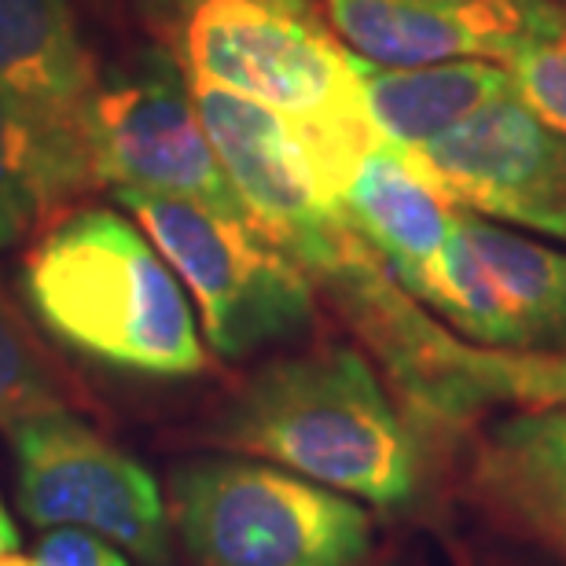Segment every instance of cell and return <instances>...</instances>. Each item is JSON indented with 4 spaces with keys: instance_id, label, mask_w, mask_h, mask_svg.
I'll use <instances>...</instances> for the list:
<instances>
[{
    "instance_id": "13",
    "label": "cell",
    "mask_w": 566,
    "mask_h": 566,
    "mask_svg": "<svg viewBox=\"0 0 566 566\" xmlns=\"http://www.w3.org/2000/svg\"><path fill=\"white\" fill-rule=\"evenodd\" d=\"M371 126L401 155L420 151L441 133L515 93L507 63L446 60L423 66H379L354 55Z\"/></svg>"
},
{
    "instance_id": "2",
    "label": "cell",
    "mask_w": 566,
    "mask_h": 566,
    "mask_svg": "<svg viewBox=\"0 0 566 566\" xmlns=\"http://www.w3.org/2000/svg\"><path fill=\"white\" fill-rule=\"evenodd\" d=\"M133 8L188 82L276 111L338 199L379 133L354 52L316 0H133Z\"/></svg>"
},
{
    "instance_id": "8",
    "label": "cell",
    "mask_w": 566,
    "mask_h": 566,
    "mask_svg": "<svg viewBox=\"0 0 566 566\" xmlns=\"http://www.w3.org/2000/svg\"><path fill=\"white\" fill-rule=\"evenodd\" d=\"M19 507L33 526H74L133 552L144 566H169L174 523L155 474L66 409L8 430Z\"/></svg>"
},
{
    "instance_id": "15",
    "label": "cell",
    "mask_w": 566,
    "mask_h": 566,
    "mask_svg": "<svg viewBox=\"0 0 566 566\" xmlns=\"http://www.w3.org/2000/svg\"><path fill=\"white\" fill-rule=\"evenodd\" d=\"M96 77L71 0H0V93L85 126Z\"/></svg>"
},
{
    "instance_id": "3",
    "label": "cell",
    "mask_w": 566,
    "mask_h": 566,
    "mask_svg": "<svg viewBox=\"0 0 566 566\" xmlns=\"http://www.w3.org/2000/svg\"><path fill=\"white\" fill-rule=\"evenodd\" d=\"M210 438L371 507H405L420 490L412 427L357 346L269 360L218 412Z\"/></svg>"
},
{
    "instance_id": "19",
    "label": "cell",
    "mask_w": 566,
    "mask_h": 566,
    "mask_svg": "<svg viewBox=\"0 0 566 566\" xmlns=\"http://www.w3.org/2000/svg\"><path fill=\"white\" fill-rule=\"evenodd\" d=\"M33 566H129V563L107 537L74 526H55L52 534H44L38 541Z\"/></svg>"
},
{
    "instance_id": "4",
    "label": "cell",
    "mask_w": 566,
    "mask_h": 566,
    "mask_svg": "<svg viewBox=\"0 0 566 566\" xmlns=\"http://www.w3.org/2000/svg\"><path fill=\"white\" fill-rule=\"evenodd\" d=\"M22 298L77 357L144 379H188L207 368L185 283L118 210L88 207L52 224L19 273Z\"/></svg>"
},
{
    "instance_id": "1",
    "label": "cell",
    "mask_w": 566,
    "mask_h": 566,
    "mask_svg": "<svg viewBox=\"0 0 566 566\" xmlns=\"http://www.w3.org/2000/svg\"><path fill=\"white\" fill-rule=\"evenodd\" d=\"M265 235L346 316L412 420L463 427L490 409L566 401V357L493 349L452 332L394 280L338 202H316Z\"/></svg>"
},
{
    "instance_id": "14",
    "label": "cell",
    "mask_w": 566,
    "mask_h": 566,
    "mask_svg": "<svg viewBox=\"0 0 566 566\" xmlns=\"http://www.w3.org/2000/svg\"><path fill=\"white\" fill-rule=\"evenodd\" d=\"M93 180L85 126L0 93V251Z\"/></svg>"
},
{
    "instance_id": "17",
    "label": "cell",
    "mask_w": 566,
    "mask_h": 566,
    "mask_svg": "<svg viewBox=\"0 0 566 566\" xmlns=\"http://www.w3.org/2000/svg\"><path fill=\"white\" fill-rule=\"evenodd\" d=\"M66 409L63 382L52 360L41 354L15 302L0 287V427L11 430L33 416Z\"/></svg>"
},
{
    "instance_id": "18",
    "label": "cell",
    "mask_w": 566,
    "mask_h": 566,
    "mask_svg": "<svg viewBox=\"0 0 566 566\" xmlns=\"http://www.w3.org/2000/svg\"><path fill=\"white\" fill-rule=\"evenodd\" d=\"M507 71L515 77L518 96L566 133V30L559 38L518 52L515 60H507Z\"/></svg>"
},
{
    "instance_id": "6",
    "label": "cell",
    "mask_w": 566,
    "mask_h": 566,
    "mask_svg": "<svg viewBox=\"0 0 566 566\" xmlns=\"http://www.w3.org/2000/svg\"><path fill=\"white\" fill-rule=\"evenodd\" d=\"M115 199L196 298L218 357L243 360L313 332L316 287L254 218L129 188Z\"/></svg>"
},
{
    "instance_id": "21",
    "label": "cell",
    "mask_w": 566,
    "mask_h": 566,
    "mask_svg": "<svg viewBox=\"0 0 566 566\" xmlns=\"http://www.w3.org/2000/svg\"><path fill=\"white\" fill-rule=\"evenodd\" d=\"M0 566H33L30 559L15 556V552H0Z\"/></svg>"
},
{
    "instance_id": "12",
    "label": "cell",
    "mask_w": 566,
    "mask_h": 566,
    "mask_svg": "<svg viewBox=\"0 0 566 566\" xmlns=\"http://www.w3.org/2000/svg\"><path fill=\"white\" fill-rule=\"evenodd\" d=\"M338 207L382 258L394 280L416 302H427L457 224V207H449L416 174L409 158L382 137L360 155L354 174L346 177Z\"/></svg>"
},
{
    "instance_id": "7",
    "label": "cell",
    "mask_w": 566,
    "mask_h": 566,
    "mask_svg": "<svg viewBox=\"0 0 566 566\" xmlns=\"http://www.w3.org/2000/svg\"><path fill=\"white\" fill-rule=\"evenodd\" d=\"M96 180L251 218L199 118L188 74L151 41L96 77L85 107Z\"/></svg>"
},
{
    "instance_id": "10",
    "label": "cell",
    "mask_w": 566,
    "mask_h": 566,
    "mask_svg": "<svg viewBox=\"0 0 566 566\" xmlns=\"http://www.w3.org/2000/svg\"><path fill=\"white\" fill-rule=\"evenodd\" d=\"M324 15L349 52L379 66L507 63L566 30L559 0H324Z\"/></svg>"
},
{
    "instance_id": "16",
    "label": "cell",
    "mask_w": 566,
    "mask_h": 566,
    "mask_svg": "<svg viewBox=\"0 0 566 566\" xmlns=\"http://www.w3.org/2000/svg\"><path fill=\"white\" fill-rule=\"evenodd\" d=\"M474 254L493 280L504 316V349L566 357V243L530 240L518 229L460 210Z\"/></svg>"
},
{
    "instance_id": "11",
    "label": "cell",
    "mask_w": 566,
    "mask_h": 566,
    "mask_svg": "<svg viewBox=\"0 0 566 566\" xmlns=\"http://www.w3.org/2000/svg\"><path fill=\"white\" fill-rule=\"evenodd\" d=\"M471 482L485 512L566 563V401L493 420L474 452Z\"/></svg>"
},
{
    "instance_id": "22",
    "label": "cell",
    "mask_w": 566,
    "mask_h": 566,
    "mask_svg": "<svg viewBox=\"0 0 566 566\" xmlns=\"http://www.w3.org/2000/svg\"><path fill=\"white\" fill-rule=\"evenodd\" d=\"M559 4H563V8H566V0H559Z\"/></svg>"
},
{
    "instance_id": "9",
    "label": "cell",
    "mask_w": 566,
    "mask_h": 566,
    "mask_svg": "<svg viewBox=\"0 0 566 566\" xmlns=\"http://www.w3.org/2000/svg\"><path fill=\"white\" fill-rule=\"evenodd\" d=\"M405 158L449 207L566 243V133L518 88Z\"/></svg>"
},
{
    "instance_id": "5",
    "label": "cell",
    "mask_w": 566,
    "mask_h": 566,
    "mask_svg": "<svg viewBox=\"0 0 566 566\" xmlns=\"http://www.w3.org/2000/svg\"><path fill=\"white\" fill-rule=\"evenodd\" d=\"M166 504L199 566H360L376 534L354 496L247 457L177 463Z\"/></svg>"
},
{
    "instance_id": "20",
    "label": "cell",
    "mask_w": 566,
    "mask_h": 566,
    "mask_svg": "<svg viewBox=\"0 0 566 566\" xmlns=\"http://www.w3.org/2000/svg\"><path fill=\"white\" fill-rule=\"evenodd\" d=\"M19 545V534H15V523H11L8 507L0 504V552H15Z\"/></svg>"
}]
</instances>
